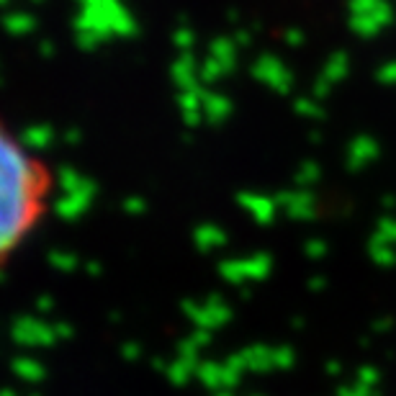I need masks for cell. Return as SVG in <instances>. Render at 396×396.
<instances>
[{"mask_svg": "<svg viewBox=\"0 0 396 396\" xmlns=\"http://www.w3.org/2000/svg\"><path fill=\"white\" fill-rule=\"evenodd\" d=\"M39 52H42V57L50 59V57H54V44H52L50 39H42V42H39Z\"/></svg>", "mask_w": 396, "mask_h": 396, "instance_id": "obj_51", "label": "cell"}, {"mask_svg": "<svg viewBox=\"0 0 396 396\" xmlns=\"http://www.w3.org/2000/svg\"><path fill=\"white\" fill-rule=\"evenodd\" d=\"M252 78L257 80V83L268 85L270 91L281 93V95H289V93L293 91V72H291L276 54L257 57L252 64Z\"/></svg>", "mask_w": 396, "mask_h": 396, "instance_id": "obj_3", "label": "cell"}, {"mask_svg": "<svg viewBox=\"0 0 396 396\" xmlns=\"http://www.w3.org/2000/svg\"><path fill=\"white\" fill-rule=\"evenodd\" d=\"M204 111H188V113H183V124L188 129H198L201 124H204Z\"/></svg>", "mask_w": 396, "mask_h": 396, "instance_id": "obj_43", "label": "cell"}, {"mask_svg": "<svg viewBox=\"0 0 396 396\" xmlns=\"http://www.w3.org/2000/svg\"><path fill=\"white\" fill-rule=\"evenodd\" d=\"M381 0H347V6H350V13L353 16H363V13H373L375 8H378Z\"/></svg>", "mask_w": 396, "mask_h": 396, "instance_id": "obj_35", "label": "cell"}, {"mask_svg": "<svg viewBox=\"0 0 396 396\" xmlns=\"http://www.w3.org/2000/svg\"><path fill=\"white\" fill-rule=\"evenodd\" d=\"M180 309H183V314L188 319H191L193 325L201 327V330H219V327H224L229 319H232V309L226 306V301L221 296H216V293H211V296L206 298L204 304H196V301H183L180 304Z\"/></svg>", "mask_w": 396, "mask_h": 396, "instance_id": "obj_2", "label": "cell"}, {"mask_svg": "<svg viewBox=\"0 0 396 396\" xmlns=\"http://www.w3.org/2000/svg\"><path fill=\"white\" fill-rule=\"evenodd\" d=\"M36 28V18L31 13H8L6 16V31L13 36H26Z\"/></svg>", "mask_w": 396, "mask_h": 396, "instance_id": "obj_22", "label": "cell"}, {"mask_svg": "<svg viewBox=\"0 0 396 396\" xmlns=\"http://www.w3.org/2000/svg\"><path fill=\"white\" fill-rule=\"evenodd\" d=\"M242 265H245L248 281H262V278H268L270 270H273V257H270L268 252H255V255H250V257H245Z\"/></svg>", "mask_w": 396, "mask_h": 396, "instance_id": "obj_16", "label": "cell"}, {"mask_svg": "<svg viewBox=\"0 0 396 396\" xmlns=\"http://www.w3.org/2000/svg\"><path fill=\"white\" fill-rule=\"evenodd\" d=\"M381 206H383V209H391V211H394V209H396V196H383Z\"/></svg>", "mask_w": 396, "mask_h": 396, "instance_id": "obj_54", "label": "cell"}, {"mask_svg": "<svg viewBox=\"0 0 396 396\" xmlns=\"http://www.w3.org/2000/svg\"><path fill=\"white\" fill-rule=\"evenodd\" d=\"M240 296H242V298H250V289H245V286H242V289H240Z\"/></svg>", "mask_w": 396, "mask_h": 396, "instance_id": "obj_59", "label": "cell"}, {"mask_svg": "<svg viewBox=\"0 0 396 396\" xmlns=\"http://www.w3.org/2000/svg\"><path fill=\"white\" fill-rule=\"evenodd\" d=\"M283 42L289 44V47H301L304 44V31L301 28H286L283 31Z\"/></svg>", "mask_w": 396, "mask_h": 396, "instance_id": "obj_39", "label": "cell"}, {"mask_svg": "<svg viewBox=\"0 0 396 396\" xmlns=\"http://www.w3.org/2000/svg\"><path fill=\"white\" fill-rule=\"evenodd\" d=\"M293 111H296L298 116H304V119H322V116H325V111H322L317 98H296L293 100Z\"/></svg>", "mask_w": 396, "mask_h": 396, "instance_id": "obj_29", "label": "cell"}, {"mask_svg": "<svg viewBox=\"0 0 396 396\" xmlns=\"http://www.w3.org/2000/svg\"><path fill=\"white\" fill-rule=\"evenodd\" d=\"M276 204L281 209H286L291 219L296 221H311L317 216V198L309 188H298V191H278L276 196Z\"/></svg>", "mask_w": 396, "mask_h": 396, "instance_id": "obj_5", "label": "cell"}, {"mask_svg": "<svg viewBox=\"0 0 396 396\" xmlns=\"http://www.w3.org/2000/svg\"><path fill=\"white\" fill-rule=\"evenodd\" d=\"M237 204L245 209V211L252 214V219L257 221L260 226H268L270 221L276 219V198L260 196V193H240L237 196Z\"/></svg>", "mask_w": 396, "mask_h": 396, "instance_id": "obj_6", "label": "cell"}, {"mask_svg": "<svg viewBox=\"0 0 396 396\" xmlns=\"http://www.w3.org/2000/svg\"><path fill=\"white\" fill-rule=\"evenodd\" d=\"M44 191V173L13 136L0 141V250L11 252L36 216V196Z\"/></svg>", "mask_w": 396, "mask_h": 396, "instance_id": "obj_1", "label": "cell"}, {"mask_svg": "<svg viewBox=\"0 0 396 396\" xmlns=\"http://www.w3.org/2000/svg\"><path fill=\"white\" fill-rule=\"evenodd\" d=\"M100 44H103V42H100L95 34H78V47L83 52H93L95 47H100Z\"/></svg>", "mask_w": 396, "mask_h": 396, "instance_id": "obj_40", "label": "cell"}, {"mask_svg": "<svg viewBox=\"0 0 396 396\" xmlns=\"http://www.w3.org/2000/svg\"><path fill=\"white\" fill-rule=\"evenodd\" d=\"M219 276L232 286H245L248 276H245V265L242 260H221L219 262Z\"/></svg>", "mask_w": 396, "mask_h": 396, "instance_id": "obj_24", "label": "cell"}, {"mask_svg": "<svg viewBox=\"0 0 396 396\" xmlns=\"http://www.w3.org/2000/svg\"><path fill=\"white\" fill-rule=\"evenodd\" d=\"M54 332H57V337H59V339H70L72 337V327L67 325V322H57Z\"/></svg>", "mask_w": 396, "mask_h": 396, "instance_id": "obj_48", "label": "cell"}, {"mask_svg": "<svg viewBox=\"0 0 396 396\" xmlns=\"http://www.w3.org/2000/svg\"><path fill=\"white\" fill-rule=\"evenodd\" d=\"M121 209H124L127 214H132V216H136V214L147 211V201H144V198H139V196H129V198H124Z\"/></svg>", "mask_w": 396, "mask_h": 396, "instance_id": "obj_36", "label": "cell"}, {"mask_svg": "<svg viewBox=\"0 0 396 396\" xmlns=\"http://www.w3.org/2000/svg\"><path fill=\"white\" fill-rule=\"evenodd\" d=\"M245 361H248V371H255V373H265L270 368H276L273 363V347L268 345H252L245 347Z\"/></svg>", "mask_w": 396, "mask_h": 396, "instance_id": "obj_14", "label": "cell"}, {"mask_svg": "<svg viewBox=\"0 0 396 396\" xmlns=\"http://www.w3.org/2000/svg\"><path fill=\"white\" fill-rule=\"evenodd\" d=\"M229 113H232V100L226 98V95H221V93H211V91L206 93L204 116L211 127H221L229 119Z\"/></svg>", "mask_w": 396, "mask_h": 396, "instance_id": "obj_11", "label": "cell"}, {"mask_svg": "<svg viewBox=\"0 0 396 396\" xmlns=\"http://www.w3.org/2000/svg\"><path fill=\"white\" fill-rule=\"evenodd\" d=\"M3 396H13V391H6V394H3Z\"/></svg>", "mask_w": 396, "mask_h": 396, "instance_id": "obj_60", "label": "cell"}, {"mask_svg": "<svg viewBox=\"0 0 396 396\" xmlns=\"http://www.w3.org/2000/svg\"><path fill=\"white\" fill-rule=\"evenodd\" d=\"M152 366H155V371H165V373H168V368H170V366H165L163 358H155V361H152Z\"/></svg>", "mask_w": 396, "mask_h": 396, "instance_id": "obj_55", "label": "cell"}, {"mask_svg": "<svg viewBox=\"0 0 396 396\" xmlns=\"http://www.w3.org/2000/svg\"><path fill=\"white\" fill-rule=\"evenodd\" d=\"M196 368H198V363H193V361H183V358H177L175 363H170V368H168V378L175 386H183L188 378H191L193 373H196Z\"/></svg>", "mask_w": 396, "mask_h": 396, "instance_id": "obj_25", "label": "cell"}, {"mask_svg": "<svg viewBox=\"0 0 396 396\" xmlns=\"http://www.w3.org/2000/svg\"><path fill=\"white\" fill-rule=\"evenodd\" d=\"M226 21L237 23V21H240V13H237V11H229V13H226Z\"/></svg>", "mask_w": 396, "mask_h": 396, "instance_id": "obj_56", "label": "cell"}, {"mask_svg": "<svg viewBox=\"0 0 396 396\" xmlns=\"http://www.w3.org/2000/svg\"><path fill=\"white\" fill-rule=\"evenodd\" d=\"M234 44H237V47H242V50H248L250 44H252V31H248V28H240V31L234 34Z\"/></svg>", "mask_w": 396, "mask_h": 396, "instance_id": "obj_45", "label": "cell"}, {"mask_svg": "<svg viewBox=\"0 0 396 396\" xmlns=\"http://www.w3.org/2000/svg\"><path fill=\"white\" fill-rule=\"evenodd\" d=\"M330 91H332V83L327 78H319L317 83H314V98L317 100H325L327 95H330Z\"/></svg>", "mask_w": 396, "mask_h": 396, "instance_id": "obj_42", "label": "cell"}, {"mask_svg": "<svg viewBox=\"0 0 396 396\" xmlns=\"http://www.w3.org/2000/svg\"><path fill=\"white\" fill-rule=\"evenodd\" d=\"M198 353H201V347H198L191 337L183 339V342H177V358H183V361H193V363H198Z\"/></svg>", "mask_w": 396, "mask_h": 396, "instance_id": "obj_33", "label": "cell"}, {"mask_svg": "<svg viewBox=\"0 0 396 396\" xmlns=\"http://www.w3.org/2000/svg\"><path fill=\"white\" fill-rule=\"evenodd\" d=\"M196 375L209 389H224V363H214V361L198 363Z\"/></svg>", "mask_w": 396, "mask_h": 396, "instance_id": "obj_18", "label": "cell"}, {"mask_svg": "<svg viewBox=\"0 0 396 396\" xmlns=\"http://www.w3.org/2000/svg\"><path fill=\"white\" fill-rule=\"evenodd\" d=\"M206 85H196V88H191V91H180L177 93V106H180V111L188 113V111H204V98H206Z\"/></svg>", "mask_w": 396, "mask_h": 396, "instance_id": "obj_21", "label": "cell"}, {"mask_svg": "<svg viewBox=\"0 0 396 396\" xmlns=\"http://www.w3.org/2000/svg\"><path fill=\"white\" fill-rule=\"evenodd\" d=\"M57 183H59V188L64 193H83V196H91V198H95V193H98V185L93 183L91 177H83L78 170L72 168L59 170L57 173Z\"/></svg>", "mask_w": 396, "mask_h": 396, "instance_id": "obj_10", "label": "cell"}, {"mask_svg": "<svg viewBox=\"0 0 396 396\" xmlns=\"http://www.w3.org/2000/svg\"><path fill=\"white\" fill-rule=\"evenodd\" d=\"M375 78H378V83H383V85H396V59L394 62L381 64L378 72H375Z\"/></svg>", "mask_w": 396, "mask_h": 396, "instance_id": "obj_37", "label": "cell"}, {"mask_svg": "<svg viewBox=\"0 0 396 396\" xmlns=\"http://www.w3.org/2000/svg\"><path fill=\"white\" fill-rule=\"evenodd\" d=\"M80 139H83V132H80V129H70V132H64V141L72 144V147L80 144Z\"/></svg>", "mask_w": 396, "mask_h": 396, "instance_id": "obj_50", "label": "cell"}, {"mask_svg": "<svg viewBox=\"0 0 396 396\" xmlns=\"http://www.w3.org/2000/svg\"><path fill=\"white\" fill-rule=\"evenodd\" d=\"M191 339L196 342L198 347H206L209 342H211V332H209V330H201V327H196V330H193V334H191Z\"/></svg>", "mask_w": 396, "mask_h": 396, "instance_id": "obj_44", "label": "cell"}, {"mask_svg": "<svg viewBox=\"0 0 396 396\" xmlns=\"http://www.w3.org/2000/svg\"><path fill=\"white\" fill-rule=\"evenodd\" d=\"M350 28L358 36H363V39H373V36L381 34L383 26L371 13H363V16H350Z\"/></svg>", "mask_w": 396, "mask_h": 396, "instance_id": "obj_23", "label": "cell"}, {"mask_svg": "<svg viewBox=\"0 0 396 396\" xmlns=\"http://www.w3.org/2000/svg\"><path fill=\"white\" fill-rule=\"evenodd\" d=\"M11 337H13L16 345H21V347H52L57 339H59L54 332V325H44L42 319H36V317L13 319Z\"/></svg>", "mask_w": 396, "mask_h": 396, "instance_id": "obj_4", "label": "cell"}, {"mask_svg": "<svg viewBox=\"0 0 396 396\" xmlns=\"http://www.w3.org/2000/svg\"><path fill=\"white\" fill-rule=\"evenodd\" d=\"M11 368H13V373L18 375V378H23V381H28V383L42 381L44 375H47L44 366L39 361H34V358H13Z\"/></svg>", "mask_w": 396, "mask_h": 396, "instance_id": "obj_19", "label": "cell"}, {"mask_svg": "<svg viewBox=\"0 0 396 396\" xmlns=\"http://www.w3.org/2000/svg\"><path fill=\"white\" fill-rule=\"evenodd\" d=\"M347 70H350V57H347L345 52H334V54L327 59L325 70H322V78H327L334 85L347 78Z\"/></svg>", "mask_w": 396, "mask_h": 396, "instance_id": "obj_20", "label": "cell"}, {"mask_svg": "<svg viewBox=\"0 0 396 396\" xmlns=\"http://www.w3.org/2000/svg\"><path fill=\"white\" fill-rule=\"evenodd\" d=\"M291 325H293V330H301V327H304V319H293V322H291Z\"/></svg>", "mask_w": 396, "mask_h": 396, "instance_id": "obj_57", "label": "cell"}, {"mask_svg": "<svg viewBox=\"0 0 396 396\" xmlns=\"http://www.w3.org/2000/svg\"><path fill=\"white\" fill-rule=\"evenodd\" d=\"M304 252H306V257H311V260H322V257L330 252V245H327L325 240H306Z\"/></svg>", "mask_w": 396, "mask_h": 396, "instance_id": "obj_32", "label": "cell"}, {"mask_svg": "<svg viewBox=\"0 0 396 396\" xmlns=\"http://www.w3.org/2000/svg\"><path fill=\"white\" fill-rule=\"evenodd\" d=\"M0 3H3V6H8V3H11V0H0Z\"/></svg>", "mask_w": 396, "mask_h": 396, "instance_id": "obj_61", "label": "cell"}, {"mask_svg": "<svg viewBox=\"0 0 396 396\" xmlns=\"http://www.w3.org/2000/svg\"><path fill=\"white\" fill-rule=\"evenodd\" d=\"M325 371H327L330 375H337L339 371H342V366H339V361H327V363H325Z\"/></svg>", "mask_w": 396, "mask_h": 396, "instance_id": "obj_53", "label": "cell"}, {"mask_svg": "<svg viewBox=\"0 0 396 396\" xmlns=\"http://www.w3.org/2000/svg\"><path fill=\"white\" fill-rule=\"evenodd\" d=\"M121 355H124L127 361H139V358H141V345H139V342H124V345H121Z\"/></svg>", "mask_w": 396, "mask_h": 396, "instance_id": "obj_41", "label": "cell"}, {"mask_svg": "<svg viewBox=\"0 0 396 396\" xmlns=\"http://www.w3.org/2000/svg\"><path fill=\"white\" fill-rule=\"evenodd\" d=\"M54 309V298L52 296H39L36 298V311H42V314H47V311Z\"/></svg>", "mask_w": 396, "mask_h": 396, "instance_id": "obj_47", "label": "cell"}, {"mask_svg": "<svg viewBox=\"0 0 396 396\" xmlns=\"http://www.w3.org/2000/svg\"><path fill=\"white\" fill-rule=\"evenodd\" d=\"M375 234L381 237V240H386L389 245H396V219H381L378 221V229H375Z\"/></svg>", "mask_w": 396, "mask_h": 396, "instance_id": "obj_34", "label": "cell"}, {"mask_svg": "<svg viewBox=\"0 0 396 396\" xmlns=\"http://www.w3.org/2000/svg\"><path fill=\"white\" fill-rule=\"evenodd\" d=\"M375 381H378V371H375L373 366H363L361 371H358V383H361V386H373Z\"/></svg>", "mask_w": 396, "mask_h": 396, "instance_id": "obj_38", "label": "cell"}, {"mask_svg": "<svg viewBox=\"0 0 396 396\" xmlns=\"http://www.w3.org/2000/svg\"><path fill=\"white\" fill-rule=\"evenodd\" d=\"M375 157H378V141L373 136H358L347 147V168L363 170L373 163Z\"/></svg>", "mask_w": 396, "mask_h": 396, "instance_id": "obj_7", "label": "cell"}, {"mask_svg": "<svg viewBox=\"0 0 396 396\" xmlns=\"http://www.w3.org/2000/svg\"><path fill=\"white\" fill-rule=\"evenodd\" d=\"M226 70H224V64L219 62V59H214V57H209L201 67H198V78H201V83L204 85H211L216 83L219 78H224Z\"/></svg>", "mask_w": 396, "mask_h": 396, "instance_id": "obj_27", "label": "cell"}, {"mask_svg": "<svg viewBox=\"0 0 396 396\" xmlns=\"http://www.w3.org/2000/svg\"><path fill=\"white\" fill-rule=\"evenodd\" d=\"M170 72H173V80H175V85L180 88V91H191V88L201 85L196 57H193L191 52H183L180 59H175V64H173V70Z\"/></svg>", "mask_w": 396, "mask_h": 396, "instance_id": "obj_9", "label": "cell"}, {"mask_svg": "<svg viewBox=\"0 0 396 396\" xmlns=\"http://www.w3.org/2000/svg\"><path fill=\"white\" fill-rule=\"evenodd\" d=\"M216 396H229V394H226V391H221V394H216Z\"/></svg>", "mask_w": 396, "mask_h": 396, "instance_id": "obj_62", "label": "cell"}, {"mask_svg": "<svg viewBox=\"0 0 396 396\" xmlns=\"http://www.w3.org/2000/svg\"><path fill=\"white\" fill-rule=\"evenodd\" d=\"M309 291H314V293H319V291H325V286H327V278H322V276H314V278H309Z\"/></svg>", "mask_w": 396, "mask_h": 396, "instance_id": "obj_49", "label": "cell"}, {"mask_svg": "<svg viewBox=\"0 0 396 396\" xmlns=\"http://www.w3.org/2000/svg\"><path fill=\"white\" fill-rule=\"evenodd\" d=\"M31 3H42V0H31Z\"/></svg>", "mask_w": 396, "mask_h": 396, "instance_id": "obj_63", "label": "cell"}, {"mask_svg": "<svg viewBox=\"0 0 396 396\" xmlns=\"http://www.w3.org/2000/svg\"><path fill=\"white\" fill-rule=\"evenodd\" d=\"M394 327V319L391 317H383V319H378V322H373V332L375 334H386Z\"/></svg>", "mask_w": 396, "mask_h": 396, "instance_id": "obj_46", "label": "cell"}, {"mask_svg": "<svg viewBox=\"0 0 396 396\" xmlns=\"http://www.w3.org/2000/svg\"><path fill=\"white\" fill-rule=\"evenodd\" d=\"M91 204H93L91 196H83V193H64L62 198L54 201V214L64 221H75L91 209Z\"/></svg>", "mask_w": 396, "mask_h": 396, "instance_id": "obj_8", "label": "cell"}, {"mask_svg": "<svg viewBox=\"0 0 396 396\" xmlns=\"http://www.w3.org/2000/svg\"><path fill=\"white\" fill-rule=\"evenodd\" d=\"M237 44H234V39H226V36H219V39H214L211 47H209V57H214V59H219L221 64H224L226 75L237 67Z\"/></svg>", "mask_w": 396, "mask_h": 396, "instance_id": "obj_13", "label": "cell"}, {"mask_svg": "<svg viewBox=\"0 0 396 396\" xmlns=\"http://www.w3.org/2000/svg\"><path fill=\"white\" fill-rule=\"evenodd\" d=\"M319 177H322V168L314 160H304L296 173V183L298 188H311L314 183H319Z\"/></svg>", "mask_w": 396, "mask_h": 396, "instance_id": "obj_26", "label": "cell"}, {"mask_svg": "<svg viewBox=\"0 0 396 396\" xmlns=\"http://www.w3.org/2000/svg\"><path fill=\"white\" fill-rule=\"evenodd\" d=\"M85 273H88V276H100V273H103V265H100L98 260L85 262Z\"/></svg>", "mask_w": 396, "mask_h": 396, "instance_id": "obj_52", "label": "cell"}, {"mask_svg": "<svg viewBox=\"0 0 396 396\" xmlns=\"http://www.w3.org/2000/svg\"><path fill=\"white\" fill-rule=\"evenodd\" d=\"M52 141H54V132H52V127H44V124H34V127L23 129V134H21L23 147L36 149V152L52 147Z\"/></svg>", "mask_w": 396, "mask_h": 396, "instance_id": "obj_15", "label": "cell"}, {"mask_svg": "<svg viewBox=\"0 0 396 396\" xmlns=\"http://www.w3.org/2000/svg\"><path fill=\"white\" fill-rule=\"evenodd\" d=\"M50 265L54 270H62V273H72V270L78 268L80 262L78 257L72 252H62V250H52L50 252Z\"/></svg>", "mask_w": 396, "mask_h": 396, "instance_id": "obj_28", "label": "cell"}, {"mask_svg": "<svg viewBox=\"0 0 396 396\" xmlns=\"http://www.w3.org/2000/svg\"><path fill=\"white\" fill-rule=\"evenodd\" d=\"M368 252H371V260H373L375 265H381V268H394L396 265L394 245H389L386 240H381L378 234L371 237V242H368Z\"/></svg>", "mask_w": 396, "mask_h": 396, "instance_id": "obj_17", "label": "cell"}, {"mask_svg": "<svg viewBox=\"0 0 396 396\" xmlns=\"http://www.w3.org/2000/svg\"><path fill=\"white\" fill-rule=\"evenodd\" d=\"M273 363H276L278 371H289L296 363V355H293V350L289 345H278L273 347Z\"/></svg>", "mask_w": 396, "mask_h": 396, "instance_id": "obj_30", "label": "cell"}, {"mask_svg": "<svg viewBox=\"0 0 396 396\" xmlns=\"http://www.w3.org/2000/svg\"><path fill=\"white\" fill-rule=\"evenodd\" d=\"M309 139L314 141V144H317V141L322 139V134H319V132H311V134H309Z\"/></svg>", "mask_w": 396, "mask_h": 396, "instance_id": "obj_58", "label": "cell"}, {"mask_svg": "<svg viewBox=\"0 0 396 396\" xmlns=\"http://www.w3.org/2000/svg\"><path fill=\"white\" fill-rule=\"evenodd\" d=\"M173 42H175V47L180 52H191L193 50V44H196V34H193L191 28L188 26H180L175 31V36H173Z\"/></svg>", "mask_w": 396, "mask_h": 396, "instance_id": "obj_31", "label": "cell"}, {"mask_svg": "<svg viewBox=\"0 0 396 396\" xmlns=\"http://www.w3.org/2000/svg\"><path fill=\"white\" fill-rule=\"evenodd\" d=\"M193 242L201 252H214L226 245V232L216 224H198L193 232Z\"/></svg>", "mask_w": 396, "mask_h": 396, "instance_id": "obj_12", "label": "cell"}]
</instances>
